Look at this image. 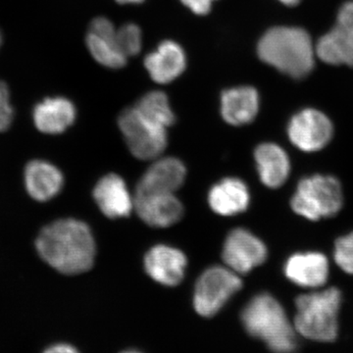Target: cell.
I'll return each instance as SVG.
<instances>
[{
	"mask_svg": "<svg viewBox=\"0 0 353 353\" xmlns=\"http://www.w3.org/2000/svg\"><path fill=\"white\" fill-rule=\"evenodd\" d=\"M121 353H143V352H139V350H125V352H122Z\"/></svg>",
	"mask_w": 353,
	"mask_h": 353,
	"instance_id": "31",
	"label": "cell"
},
{
	"mask_svg": "<svg viewBox=\"0 0 353 353\" xmlns=\"http://www.w3.org/2000/svg\"><path fill=\"white\" fill-rule=\"evenodd\" d=\"M43 353H80L73 345L68 343H55L46 348Z\"/></svg>",
	"mask_w": 353,
	"mask_h": 353,
	"instance_id": "28",
	"label": "cell"
},
{
	"mask_svg": "<svg viewBox=\"0 0 353 353\" xmlns=\"http://www.w3.org/2000/svg\"><path fill=\"white\" fill-rule=\"evenodd\" d=\"M61 172L43 160H32L25 168V185L34 201L46 202L57 196L63 187Z\"/></svg>",
	"mask_w": 353,
	"mask_h": 353,
	"instance_id": "18",
	"label": "cell"
},
{
	"mask_svg": "<svg viewBox=\"0 0 353 353\" xmlns=\"http://www.w3.org/2000/svg\"><path fill=\"white\" fill-rule=\"evenodd\" d=\"M315 53L325 63L353 67V2L341 7L336 25L318 41Z\"/></svg>",
	"mask_w": 353,
	"mask_h": 353,
	"instance_id": "8",
	"label": "cell"
},
{
	"mask_svg": "<svg viewBox=\"0 0 353 353\" xmlns=\"http://www.w3.org/2000/svg\"><path fill=\"white\" fill-rule=\"evenodd\" d=\"M118 123L130 150L139 159H154L166 148V128L148 120L136 108L125 109Z\"/></svg>",
	"mask_w": 353,
	"mask_h": 353,
	"instance_id": "6",
	"label": "cell"
},
{
	"mask_svg": "<svg viewBox=\"0 0 353 353\" xmlns=\"http://www.w3.org/2000/svg\"><path fill=\"white\" fill-rule=\"evenodd\" d=\"M134 108L148 120L160 126L170 127L175 123V115L164 92L158 90L148 92L139 99Z\"/></svg>",
	"mask_w": 353,
	"mask_h": 353,
	"instance_id": "22",
	"label": "cell"
},
{
	"mask_svg": "<svg viewBox=\"0 0 353 353\" xmlns=\"http://www.w3.org/2000/svg\"><path fill=\"white\" fill-rule=\"evenodd\" d=\"M254 158L261 182L266 187L277 189L284 185L289 178L290 162L281 146L262 143L255 150Z\"/></svg>",
	"mask_w": 353,
	"mask_h": 353,
	"instance_id": "21",
	"label": "cell"
},
{
	"mask_svg": "<svg viewBox=\"0 0 353 353\" xmlns=\"http://www.w3.org/2000/svg\"><path fill=\"white\" fill-rule=\"evenodd\" d=\"M187 257L181 250L168 245H155L145 257L146 273L159 284L174 287L182 282Z\"/></svg>",
	"mask_w": 353,
	"mask_h": 353,
	"instance_id": "12",
	"label": "cell"
},
{
	"mask_svg": "<svg viewBox=\"0 0 353 353\" xmlns=\"http://www.w3.org/2000/svg\"><path fill=\"white\" fill-rule=\"evenodd\" d=\"M145 66L154 82L168 83L185 71L187 57L182 46L175 41H164L145 57Z\"/></svg>",
	"mask_w": 353,
	"mask_h": 353,
	"instance_id": "14",
	"label": "cell"
},
{
	"mask_svg": "<svg viewBox=\"0 0 353 353\" xmlns=\"http://www.w3.org/2000/svg\"><path fill=\"white\" fill-rule=\"evenodd\" d=\"M41 259L64 275H78L94 263L95 243L85 223L61 219L44 227L36 240Z\"/></svg>",
	"mask_w": 353,
	"mask_h": 353,
	"instance_id": "1",
	"label": "cell"
},
{
	"mask_svg": "<svg viewBox=\"0 0 353 353\" xmlns=\"http://www.w3.org/2000/svg\"><path fill=\"white\" fill-rule=\"evenodd\" d=\"M120 4H139L145 0H116Z\"/></svg>",
	"mask_w": 353,
	"mask_h": 353,
	"instance_id": "29",
	"label": "cell"
},
{
	"mask_svg": "<svg viewBox=\"0 0 353 353\" xmlns=\"http://www.w3.org/2000/svg\"><path fill=\"white\" fill-rule=\"evenodd\" d=\"M134 209L143 222L155 228H167L182 219V202L170 192H136Z\"/></svg>",
	"mask_w": 353,
	"mask_h": 353,
	"instance_id": "11",
	"label": "cell"
},
{
	"mask_svg": "<svg viewBox=\"0 0 353 353\" xmlns=\"http://www.w3.org/2000/svg\"><path fill=\"white\" fill-rule=\"evenodd\" d=\"M334 259L341 270L353 275V232L336 241Z\"/></svg>",
	"mask_w": 353,
	"mask_h": 353,
	"instance_id": "25",
	"label": "cell"
},
{
	"mask_svg": "<svg viewBox=\"0 0 353 353\" xmlns=\"http://www.w3.org/2000/svg\"><path fill=\"white\" fill-rule=\"evenodd\" d=\"M0 43H1V36H0Z\"/></svg>",
	"mask_w": 353,
	"mask_h": 353,
	"instance_id": "32",
	"label": "cell"
},
{
	"mask_svg": "<svg viewBox=\"0 0 353 353\" xmlns=\"http://www.w3.org/2000/svg\"><path fill=\"white\" fill-rule=\"evenodd\" d=\"M328 259L323 253H296L288 259L285 274L289 280L303 288H320L329 277Z\"/></svg>",
	"mask_w": 353,
	"mask_h": 353,
	"instance_id": "13",
	"label": "cell"
},
{
	"mask_svg": "<svg viewBox=\"0 0 353 353\" xmlns=\"http://www.w3.org/2000/svg\"><path fill=\"white\" fill-rule=\"evenodd\" d=\"M259 110V95L252 87H240L225 90L221 97L223 119L233 126L250 124Z\"/></svg>",
	"mask_w": 353,
	"mask_h": 353,
	"instance_id": "17",
	"label": "cell"
},
{
	"mask_svg": "<svg viewBox=\"0 0 353 353\" xmlns=\"http://www.w3.org/2000/svg\"><path fill=\"white\" fill-rule=\"evenodd\" d=\"M250 194L243 181L227 178L216 183L208 194V203L217 214L233 216L243 212L250 205Z\"/></svg>",
	"mask_w": 353,
	"mask_h": 353,
	"instance_id": "20",
	"label": "cell"
},
{
	"mask_svg": "<svg viewBox=\"0 0 353 353\" xmlns=\"http://www.w3.org/2000/svg\"><path fill=\"white\" fill-rule=\"evenodd\" d=\"M287 6H296L301 2V0H279Z\"/></svg>",
	"mask_w": 353,
	"mask_h": 353,
	"instance_id": "30",
	"label": "cell"
},
{
	"mask_svg": "<svg viewBox=\"0 0 353 353\" xmlns=\"http://www.w3.org/2000/svg\"><path fill=\"white\" fill-rule=\"evenodd\" d=\"M257 50L262 61L294 79L304 78L314 67L312 41L308 32L299 28L269 30L260 39Z\"/></svg>",
	"mask_w": 353,
	"mask_h": 353,
	"instance_id": "2",
	"label": "cell"
},
{
	"mask_svg": "<svg viewBox=\"0 0 353 353\" xmlns=\"http://www.w3.org/2000/svg\"><path fill=\"white\" fill-rule=\"evenodd\" d=\"M241 322L250 336L263 341L274 353H292L296 350L294 323L270 294L253 297L241 312Z\"/></svg>",
	"mask_w": 353,
	"mask_h": 353,
	"instance_id": "3",
	"label": "cell"
},
{
	"mask_svg": "<svg viewBox=\"0 0 353 353\" xmlns=\"http://www.w3.org/2000/svg\"><path fill=\"white\" fill-rule=\"evenodd\" d=\"M341 303L336 288L297 297L294 326L296 333L309 340L330 343L338 336V315Z\"/></svg>",
	"mask_w": 353,
	"mask_h": 353,
	"instance_id": "4",
	"label": "cell"
},
{
	"mask_svg": "<svg viewBox=\"0 0 353 353\" xmlns=\"http://www.w3.org/2000/svg\"><path fill=\"white\" fill-rule=\"evenodd\" d=\"M334 134L333 124L325 114L305 109L290 120L288 134L292 145L306 152H317L328 145Z\"/></svg>",
	"mask_w": 353,
	"mask_h": 353,
	"instance_id": "9",
	"label": "cell"
},
{
	"mask_svg": "<svg viewBox=\"0 0 353 353\" xmlns=\"http://www.w3.org/2000/svg\"><path fill=\"white\" fill-rule=\"evenodd\" d=\"M87 46L92 57L103 66L118 69L127 63V57L118 48L116 39L101 38L88 32Z\"/></svg>",
	"mask_w": 353,
	"mask_h": 353,
	"instance_id": "23",
	"label": "cell"
},
{
	"mask_svg": "<svg viewBox=\"0 0 353 353\" xmlns=\"http://www.w3.org/2000/svg\"><path fill=\"white\" fill-rule=\"evenodd\" d=\"M243 287V281L233 271L214 266L202 273L194 294V309L203 317H212L226 305Z\"/></svg>",
	"mask_w": 353,
	"mask_h": 353,
	"instance_id": "7",
	"label": "cell"
},
{
	"mask_svg": "<svg viewBox=\"0 0 353 353\" xmlns=\"http://www.w3.org/2000/svg\"><path fill=\"white\" fill-rule=\"evenodd\" d=\"M116 43L124 57H134L141 48V31L136 24H126L117 30Z\"/></svg>",
	"mask_w": 353,
	"mask_h": 353,
	"instance_id": "24",
	"label": "cell"
},
{
	"mask_svg": "<svg viewBox=\"0 0 353 353\" xmlns=\"http://www.w3.org/2000/svg\"><path fill=\"white\" fill-rule=\"evenodd\" d=\"M343 203V190L338 179L322 175L303 179L290 201L296 214L311 221L338 214Z\"/></svg>",
	"mask_w": 353,
	"mask_h": 353,
	"instance_id": "5",
	"label": "cell"
},
{
	"mask_svg": "<svg viewBox=\"0 0 353 353\" xmlns=\"http://www.w3.org/2000/svg\"><path fill=\"white\" fill-rule=\"evenodd\" d=\"M94 197L102 213L111 219L131 214V196L124 180L116 174H108L97 183Z\"/></svg>",
	"mask_w": 353,
	"mask_h": 353,
	"instance_id": "16",
	"label": "cell"
},
{
	"mask_svg": "<svg viewBox=\"0 0 353 353\" xmlns=\"http://www.w3.org/2000/svg\"><path fill=\"white\" fill-rule=\"evenodd\" d=\"M8 87L0 82V132H6L12 123L14 112L10 104Z\"/></svg>",
	"mask_w": 353,
	"mask_h": 353,
	"instance_id": "26",
	"label": "cell"
},
{
	"mask_svg": "<svg viewBox=\"0 0 353 353\" xmlns=\"http://www.w3.org/2000/svg\"><path fill=\"white\" fill-rule=\"evenodd\" d=\"M34 126L43 134H58L66 131L76 119L74 104L64 97L46 99L34 109Z\"/></svg>",
	"mask_w": 353,
	"mask_h": 353,
	"instance_id": "19",
	"label": "cell"
},
{
	"mask_svg": "<svg viewBox=\"0 0 353 353\" xmlns=\"http://www.w3.org/2000/svg\"><path fill=\"white\" fill-rule=\"evenodd\" d=\"M211 1H214V0H211Z\"/></svg>",
	"mask_w": 353,
	"mask_h": 353,
	"instance_id": "33",
	"label": "cell"
},
{
	"mask_svg": "<svg viewBox=\"0 0 353 353\" xmlns=\"http://www.w3.org/2000/svg\"><path fill=\"white\" fill-rule=\"evenodd\" d=\"M181 1L192 12L201 16L210 12L211 4H212L211 0H181Z\"/></svg>",
	"mask_w": 353,
	"mask_h": 353,
	"instance_id": "27",
	"label": "cell"
},
{
	"mask_svg": "<svg viewBox=\"0 0 353 353\" xmlns=\"http://www.w3.org/2000/svg\"><path fill=\"white\" fill-rule=\"evenodd\" d=\"M185 165L174 157L162 158L153 163L141 176L137 192H170L180 189L185 182Z\"/></svg>",
	"mask_w": 353,
	"mask_h": 353,
	"instance_id": "15",
	"label": "cell"
},
{
	"mask_svg": "<svg viewBox=\"0 0 353 353\" xmlns=\"http://www.w3.org/2000/svg\"><path fill=\"white\" fill-rule=\"evenodd\" d=\"M222 256L232 270L248 274L266 260L267 248L257 236L240 228L228 234Z\"/></svg>",
	"mask_w": 353,
	"mask_h": 353,
	"instance_id": "10",
	"label": "cell"
}]
</instances>
